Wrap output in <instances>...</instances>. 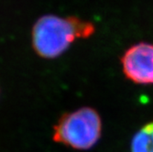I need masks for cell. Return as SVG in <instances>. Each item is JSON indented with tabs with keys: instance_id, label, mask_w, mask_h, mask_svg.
I'll return each instance as SVG.
<instances>
[{
	"instance_id": "6da1fadb",
	"label": "cell",
	"mask_w": 153,
	"mask_h": 152,
	"mask_svg": "<svg viewBox=\"0 0 153 152\" xmlns=\"http://www.w3.org/2000/svg\"><path fill=\"white\" fill-rule=\"evenodd\" d=\"M94 32V25L74 17L55 15L41 17L32 30L35 51L45 59L57 58L64 53L76 39L89 38Z\"/></svg>"
},
{
	"instance_id": "7a4b0ae2",
	"label": "cell",
	"mask_w": 153,
	"mask_h": 152,
	"mask_svg": "<svg viewBox=\"0 0 153 152\" xmlns=\"http://www.w3.org/2000/svg\"><path fill=\"white\" fill-rule=\"evenodd\" d=\"M102 120L95 109L81 107L61 116L53 128L55 142L76 150H88L99 141Z\"/></svg>"
},
{
	"instance_id": "3957f363",
	"label": "cell",
	"mask_w": 153,
	"mask_h": 152,
	"mask_svg": "<svg viewBox=\"0 0 153 152\" xmlns=\"http://www.w3.org/2000/svg\"><path fill=\"white\" fill-rule=\"evenodd\" d=\"M124 75L137 85H153V43L140 42L121 58Z\"/></svg>"
},
{
	"instance_id": "277c9868",
	"label": "cell",
	"mask_w": 153,
	"mask_h": 152,
	"mask_svg": "<svg viewBox=\"0 0 153 152\" xmlns=\"http://www.w3.org/2000/svg\"><path fill=\"white\" fill-rule=\"evenodd\" d=\"M131 152H153V121L135 134L131 140Z\"/></svg>"
}]
</instances>
